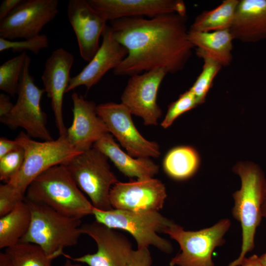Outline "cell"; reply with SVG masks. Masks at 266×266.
Instances as JSON below:
<instances>
[{"mask_svg":"<svg viewBox=\"0 0 266 266\" xmlns=\"http://www.w3.org/2000/svg\"><path fill=\"white\" fill-rule=\"evenodd\" d=\"M0 266H13L9 258L5 252L0 253Z\"/></svg>","mask_w":266,"mask_h":266,"instance_id":"cell-38","label":"cell"},{"mask_svg":"<svg viewBox=\"0 0 266 266\" xmlns=\"http://www.w3.org/2000/svg\"><path fill=\"white\" fill-rule=\"evenodd\" d=\"M92 215L95 221L109 228L129 233L134 238L137 249L153 246L166 254L173 250L171 242L157 233H165L174 222L159 211H133L113 208L103 211L94 208Z\"/></svg>","mask_w":266,"mask_h":266,"instance_id":"cell-5","label":"cell"},{"mask_svg":"<svg viewBox=\"0 0 266 266\" xmlns=\"http://www.w3.org/2000/svg\"><path fill=\"white\" fill-rule=\"evenodd\" d=\"M162 182L154 178L118 181L111 189L110 204L113 209L133 211H159L166 198Z\"/></svg>","mask_w":266,"mask_h":266,"instance_id":"cell-14","label":"cell"},{"mask_svg":"<svg viewBox=\"0 0 266 266\" xmlns=\"http://www.w3.org/2000/svg\"><path fill=\"white\" fill-rule=\"evenodd\" d=\"M25 150L22 146L0 158V180L10 182L19 171L24 162Z\"/></svg>","mask_w":266,"mask_h":266,"instance_id":"cell-31","label":"cell"},{"mask_svg":"<svg viewBox=\"0 0 266 266\" xmlns=\"http://www.w3.org/2000/svg\"><path fill=\"white\" fill-rule=\"evenodd\" d=\"M67 13L76 37L80 56L89 62L100 47V38L107 22L91 7L87 0H69Z\"/></svg>","mask_w":266,"mask_h":266,"instance_id":"cell-18","label":"cell"},{"mask_svg":"<svg viewBox=\"0 0 266 266\" xmlns=\"http://www.w3.org/2000/svg\"><path fill=\"white\" fill-rule=\"evenodd\" d=\"M239 266H265L261 262L260 256L253 255L249 258L245 257Z\"/></svg>","mask_w":266,"mask_h":266,"instance_id":"cell-37","label":"cell"},{"mask_svg":"<svg viewBox=\"0 0 266 266\" xmlns=\"http://www.w3.org/2000/svg\"><path fill=\"white\" fill-rule=\"evenodd\" d=\"M167 74L157 68L132 75L121 95V103L132 114L141 118L146 126H157L162 111L157 103L159 88Z\"/></svg>","mask_w":266,"mask_h":266,"instance_id":"cell-12","label":"cell"},{"mask_svg":"<svg viewBox=\"0 0 266 266\" xmlns=\"http://www.w3.org/2000/svg\"><path fill=\"white\" fill-rule=\"evenodd\" d=\"M81 229L82 234L88 235L95 241L97 251L76 258L64 253L65 257L88 266H127L133 249L124 234L96 221L82 225Z\"/></svg>","mask_w":266,"mask_h":266,"instance_id":"cell-13","label":"cell"},{"mask_svg":"<svg viewBox=\"0 0 266 266\" xmlns=\"http://www.w3.org/2000/svg\"><path fill=\"white\" fill-rule=\"evenodd\" d=\"M97 112L111 133L131 156L134 158H156L161 155L160 146L145 139L135 127L130 111L122 103L113 102L97 106Z\"/></svg>","mask_w":266,"mask_h":266,"instance_id":"cell-10","label":"cell"},{"mask_svg":"<svg viewBox=\"0 0 266 266\" xmlns=\"http://www.w3.org/2000/svg\"><path fill=\"white\" fill-rule=\"evenodd\" d=\"M230 31L244 43L266 39V0H239Z\"/></svg>","mask_w":266,"mask_h":266,"instance_id":"cell-20","label":"cell"},{"mask_svg":"<svg viewBox=\"0 0 266 266\" xmlns=\"http://www.w3.org/2000/svg\"><path fill=\"white\" fill-rule=\"evenodd\" d=\"M27 55L26 51L23 52L0 66V89L11 97L17 94Z\"/></svg>","mask_w":266,"mask_h":266,"instance_id":"cell-27","label":"cell"},{"mask_svg":"<svg viewBox=\"0 0 266 266\" xmlns=\"http://www.w3.org/2000/svg\"><path fill=\"white\" fill-rule=\"evenodd\" d=\"M25 200L31 210V222L20 242L37 244L56 258L64 255L65 248L77 244L83 234L81 219L64 215L46 205Z\"/></svg>","mask_w":266,"mask_h":266,"instance_id":"cell-4","label":"cell"},{"mask_svg":"<svg viewBox=\"0 0 266 266\" xmlns=\"http://www.w3.org/2000/svg\"><path fill=\"white\" fill-rule=\"evenodd\" d=\"M16 138L25 150V158L19 171L8 183L24 195L31 183L41 173L53 166L66 165L81 153L69 144L66 137L37 141L21 132Z\"/></svg>","mask_w":266,"mask_h":266,"instance_id":"cell-7","label":"cell"},{"mask_svg":"<svg viewBox=\"0 0 266 266\" xmlns=\"http://www.w3.org/2000/svg\"><path fill=\"white\" fill-rule=\"evenodd\" d=\"M233 171L241 180V187L233 194V217L238 221L242 229V244L239 256L228 266H239L246 254L255 247V236L262 218L261 207L266 187L264 172L257 164L238 162Z\"/></svg>","mask_w":266,"mask_h":266,"instance_id":"cell-2","label":"cell"},{"mask_svg":"<svg viewBox=\"0 0 266 266\" xmlns=\"http://www.w3.org/2000/svg\"><path fill=\"white\" fill-rule=\"evenodd\" d=\"M74 60L71 53L63 48H57L46 60L41 76L45 92L51 99L60 137H62L66 136L67 131L63 115V98L71 78L70 72Z\"/></svg>","mask_w":266,"mask_h":266,"instance_id":"cell-15","label":"cell"},{"mask_svg":"<svg viewBox=\"0 0 266 266\" xmlns=\"http://www.w3.org/2000/svg\"><path fill=\"white\" fill-rule=\"evenodd\" d=\"M152 259L148 248L133 250L127 266H151Z\"/></svg>","mask_w":266,"mask_h":266,"instance_id":"cell-33","label":"cell"},{"mask_svg":"<svg viewBox=\"0 0 266 266\" xmlns=\"http://www.w3.org/2000/svg\"><path fill=\"white\" fill-rule=\"evenodd\" d=\"M239 0H224L216 7L199 14L191 25L190 31L210 32L230 30Z\"/></svg>","mask_w":266,"mask_h":266,"instance_id":"cell-25","label":"cell"},{"mask_svg":"<svg viewBox=\"0 0 266 266\" xmlns=\"http://www.w3.org/2000/svg\"><path fill=\"white\" fill-rule=\"evenodd\" d=\"M109 159L124 175L142 180L154 178L159 172V166L150 158H134L123 151L109 133L93 145Z\"/></svg>","mask_w":266,"mask_h":266,"instance_id":"cell-21","label":"cell"},{"mask_svg":"<svg viewBox=\"0 0 266 266\" xmlns=\"http://www.w3.org/2000/svg\"><path fill=\"white\" fill-rule=\"evenodd\" d=\"M261 212L262 217H264L266 219V187L262 204Z\"/></svg>","mask_w":266,"mask_h":266,"instance_id":"cell-39","label":"cell"},{"mask_svg":"<svg viewBox=\"0 0 266 266\" xmlns=\"http://www.w3.org/2000/svg\"><path fill=\"white\" fill-rule=\"evenodd\" d=\"M25 199V195L17 190L11 184H0V217L9 213Z\"/></svg>","mask_w":266,"mask_h":266,"instance_id":"cell-32","label":"cell"},{"mask_svg":"<svg viewBox=\"0 0 266 266\" xmlns=\"http://www.w3.org/2000/svg\"><path fill=\"white\" fill-rule=\"evenodd\" d=\"M22 0H3L0 5V21L5 18Z\"/></svg>","mask_w":266,"mask_h":266,"instance_id":"cell-35","label":"cell"},{"mask_svg":"<svg viewBox=\"0 0 266 266\" xmlns=\"http://www.w3.org/2000/svg\"><path fill=\"white\" fill-rule=\"evenodd\" d=\"M101 37L102 41L99 50L87 66L71 77L66 93L80 86L90 90L106 72L117 67L127 56V50L114 38L110 26H106Z\"/></svg>","mask_w":266,"mask_h":266,"instance_id":"cell-19","label":"cell"},{"mask_svg":"<svg viewBox=\"0 0 266 266\" xmlns=\"http://www.w3.org/2000/svg\"><path fill=\"white\" fill-rule=\"evenodd\" d=\"M186 23V15L176 13L110 21L114 38L128 51L114 74L131 76L157 68L174 74L183 69L194 48Z\"/></svg>","mask_w":266,"mask_h":266,"instance_id":"cell-1","label":"cell"},{"mask_svg":"<svg viewBox=\"0 0 266 266\" xmlns=\"http://www.w3.org/2000/svg\"><path fill=\"white\" fill-rule=\"evenodd\" d=\"M25 200L79 219L92 215L94 209L65 165L53 166L36 177L27 188Z\"/></svg>","mask_w":266,"mask_h":266,"instance_id":"cell-3","label":"cell"},{"mask_svg":"<svg viewBox=\"0 0 266 266\" xmlns=\"http://www.w3.org/2000/svg\"><path fill=\"white\" fill-rule=\"evenodd\" d=\"M91 7L104 20L126 17L153 18L166 13L186 15L181 0H87Z\"/></svg>","mask_w":266,"mask_h":266,"instance_id":"cell-16","label":"cell"},{"mask_svg":"<svg viewBox=\"0 0 266 266\" xmlns=\"http://www.w3.org/2000/svg\"><path fill=\"white\" fill-rule=\"evenodd\" d=\"M13 106L9 96L4 93L0 94V118L6 116L11 111Z\"/></svg>","mask_w":266,"mask_h":266,"instance_id":"cell-36","label":"cell"},{"mask_svg":"<svg viewBox=\"0 0 266 266\" xmlns=\"http://www.w3.org/2000/svg\"><path fill=\"white\" fill-rule=\"evenodd\" d=\"M72 123L66 131V138L77 151L83 152L93 147L94 144L108 133L105 123L97 112L94 102L86 100L74 92Z\"/></svg>","mask_w":266,"mask_h":266,"instance_id":"cell-17","label":"cell"},{"mask_svg":"<svg viewBox=\"0 0 266 266\" xmlns=\"http://www.w3.org/2000/svg\"><path fill=\"white\" fill-rule=\"evenodd\" d=\"M231 225L230 220L225 218L210 227L191 231L174 223L164 233L178 243L180 251L171 259L169 266H214L212 253L224 244V237Z\"/></svg>","mask_w":266,"mask_h":266,"instance_id":"cell-9","label":"cell"},{"mask_svg":"<svg viewBox=\"0 0 266 266\" xmlns=\"http://www.w3.org/2000/svg\"><path fill=\"white\" fill-rule=\"evenodd\" d=\"M58 0H22L0 21V37L29 39L39 34L58 13Z\"/></svg>","mask_w":266,"mask_h":266,"instance_id":"cell-11","label":"cell"},{"mask_svg":"<svg viewBox=\"0 0 266 266\" xmlns=\"http://www.w3.org/2000/svg\"><path fill=\"white\" fill-rule=\"evenodd\" d=\"M5 253L13 266H52V261L56 258L31 242H19L5 249Z\"/></svg>","mask_w":266,"mask_h":266,"instance_id":"cell-26","label":"cell"},{"mask_svg":"<svg viewBox=\"0 0 266 266\" xmlns=\"http://www.w3.org/2000/svg\"><path fill=\"white\" fill-rule=\"evenodd\" d=\"M62 266H85L83 264L74 262L69 258H66V261Z\"/></svg>","mask_w":266,"mask_h":266,"instance_id":"cell-40","label":"cell"},{"mask_svg":"<svg viewBox=\"0 0 266 266\" xmlns=\"http://www.w3.org/2000/svg\"><path fill=\"white\" fill-rule=\"evenodd\" d=\"M21 146L20 141L17 138L15 140H10L5 137H1L0 138V158Z\"/></svg>","mask_w":266,"mask_h":266,"instance_id":"cell-34","label":"cell"},{"mask_svg":"<svg viewBox=\"0 0 266 266\" xmlns=\"http://www.w3.org/2000/svg\"><path fill=\"white\" fill-rule=\"evenodd\" d=\"M199 105L200 103L198 99L189 89L169 104L165 118L161 124V126L164 129L168 128L179 116Z\"/></svg>","mask_w":266,"mask_h":266,"instance_id":"cell-29","label":"cell"},{"mask_svg":"<svg viewBox=\"0 0 266 266\" xmlns=\"http://www.w3.org/2000/svg\"><path fill=\"white\" fill-rule=\"evenodd\" d=\"M48 47V38L43 34L22 41H12L0 37V52L11 50L14 52L22 53L28 50L37 55L41 50Z\"/></svg>","mask_w":266,"mask_h":266,"instance_id":"cell-30","label":"cell"},{"mask_svg":"<svg viewBox=\"0 0 266 266\" xmlns=\"http://www.w3.org/2000/svg\"><path fill=\"white\" fill-rule=\"evenodd\" d=\"M260 258L262 263L266 266V252L260 256Z\"/></svg>","mask_w":266,"mask_h":266,"instance_id":"cell-41","label":"cell"},{"mask_svg":"<svg viewBox=\"0 0 266 266\" xmlns=\"http://www.w3.org/2000/svg\"><path fill=\"white\" fill-rule=\"evenodd\" d=\"M203 64L201 72L189 89L198 99L200 105L205 100L213 82L222 66L217 62L207 57L202 58Z\"/></svg>","mask_w":266,"mask_h":266,"instance_id":"cell-28","label":"cell"},{"mask_svg":"<svg viewBox=\"0 0 266 266\" xmlns=\"http://www.w3.org/2000/svg\"><path fill=\"white\" fill-rule=\"evenodd\" d=\"M189 38L196 47V54L200 58L207 57L223 66L231 65L233 37L230 30L210 32L192 31L189 30Z\"/></svg>","mask_w":266,"mask_h":266,"instance_id":"cell-22","label":"cell"},{"mask_svg":"<svg viewBox=\"0 0 266 266\" xmlns=\"http://www.w3.org/2000/svg\"><path fill=\"white\" fill-rule=\"evenodd\" d=\"M31 58L28 55L21 74L17 95V101L0 122L11 129L22 128L31 137L43 141L53 139L46 127V115L42 111L40 101L44 89L38 87L30 74Z\"/></svg>","mask_w":266,"mask_h":266,"instance_id":"cell-8","label":"cell"},{"mask_svg":"<svg viewBox=\"0 0 266 266\" xmlns=\"http://www.w3.org/2000/svg\"><path fill=\"white\" fill-rule=\"evenodd\" d=\"M107 157L92 147L72 158L65 165L75 183L89 198L94 208L109 210L110 192L119 181L110 169Z\"/></svg>","mask_w":266,"mask_h":266,"instance_id":"cell-6","label":"cell"},{"mask_svg":"<svg viewBox=\"0 0 266 266\" xmlns=\"http://www.w3.org/2000/svg\"><path fill=\"white\" fill-rule=\"evenodd\" d=\"M31 212L25 200L11 211L0 217V248H7L18 242L28 232Z\"/></svg>","mask_w":266,"mask_h":266,"instance_id":"cell-23","label":"cell"},{"mask_svg":"<svg viewBox=\"0 0 266 266\" xmlns=\"http://www.w3.org/2000/svg\"><path fill=\"white\" fill-rule=\"evenodd\" d=\"M198 151L190 146H179L170 149L163 161L165 172L171 178L182 180L192 176L200 165Z\"/></svg>","mask_w":266,"mask_h":266,"instance_id":"cell-24","label":"cell"}]
</instances>
